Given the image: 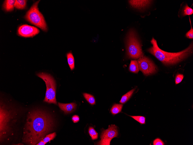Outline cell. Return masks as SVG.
<instances>
[{
  "label": "cell",
  "mask_w": 193,
  "mask_h": 145,
  "mask_svg": "<svg viewBox=\"0 0 193 145\" xmlns=\"http://www.w3.org/2000/svg\"><path fill=\"white\" fill-rule=\"evenodd\" d=\"M54 126V119L46 112L39 109L30 112L24 130L23 142L36 145L51 131Z\"/></svg>",
  "instance_id": "obj_1"
},
{
  "label": "cell",
  "mask_w": 193,
  "mask_h": 145,
  "mask_svg": "<svg viewBox=\"0 0 193 145\" xmlns=\"http://www.w3.org/2000/svg\"><path fill=\"white\" fill-rule=\"evenodd\" d=\"M151 43L153 46L148 50L150 53L166 65L176 64L183 61L193 52V43L181 51L176 53L169 52L161 49L158 46L156 41L153 38Z\"/></svg>",
  "instance_id": "obj_2"
},
{
  "label": "cell",
  "mask_w": 193,
  "mask_h": 145,
  "mask_svg": "<svg viewBox=\"0 0 193 145\" xmlns=\"http://www.w3.org/2000/svg\"><path fill=\"white\" fill-rule=\"evenodd\" d=\"M13 109L1 103L0 107V139L3 141L11 131L12 120L15 114Z\"/></svg>",
  "instance_id": "obj_3"
},
{
  "label": "cell",
  "mask_w": 193,
  "mask_h": 145,
  "mask_svg": "<svg viewBox=\"0 0 193 145\" xmlns=\"http://www.w3.org/2000/svg\"><path fill=\"white\" fill-rule=\"evenodd\" d=\"M127 57L133 59H139L143 56L140 43L135 31L130 29L126 38Z\"/></svg>",
  "instance_id": "obj_4"
},
{
  "label": "cell",
  "mask_w": 193,
  "mask_h": 145,
  "mask_svg": "<svg viewBox=\"0 0 193 145\" xmlns=\"http://www.w3.org/2000/svg\"><path fill=\"white\" fill-rule=\"evenodd\" d=\"M37 76L44 81L46 85L47 89L44 101L57 105L56 83L54 79L50 74L43 72L37 74Z\"/></svg>",
  "instance_id": "obj_5"
},
{
  "label": "cell",
  "mask_w": 193,
  "mask_h": 145,
  "mask_svg": "<svg viewBox=\"0 0 193 145\" xmlns=\"http://www.w3.org/2000/svg\"><path fill=\"white\" fill-rule=\"evenodd\" d=\"M40 1H37L33 5L27 12L25 18L32 24L46 32L48 31L47 25L43 16L39 12L38 7Z\"/></svg>",
  "instance_id": "obj_6"
},
{
  "label": "cell",
  "mask_w": 193,
  "mask_h": 145,
  "mask_svg": "<svg viewBox=\"0 0 193 145\" xmlns=\"http://www.w3.org/2000/svg\"><path fill=\"white\" fill-rule=\"evenodd\" d=\"M139 69L146 76L156 73L158 69L154 63L148 57L143 56L138 60Z\"/></svg>",
  "instance_id": "obj_7"
},
{
  "label": "cell",
  "mask_w": 193,
  "mask_h": 145,
  "mask_svg": "<svg viewBox=\"0 0 193 145\" xmlns=\"http://www.w3.org/2000/svg\"><path fill=\"white\" fill-rule=\"evenodd\" d=\"M118 131L116 125H109L108 129L103 131L101 137V139L97 144L110 145L112 139L118 137Z\"/></svg>",
  "instance_id": "obj_8"
},
{
  "label": "cell",
  "mask_w": 193,
  "mask_h": 145,
  "mask_svg": "<svg viewBox=\"0 0 193 145\" xmlns=\"http://www.w3.org/2000/svg\"><path fill=\"white\" fill-rule=\"evenodd\" d=\"M39 30L36 27L27 25L20 26L18 30L19 35L24 37H32L39 33Z\"/></svg>",
  "instance_id": "obj_9"
},
{
  "label": "cell",
  "mask_w": 193,
  "mask_h": 145,
  "mask_svg": "<svg viewBox=\"0 0 193 145\" xmlns=\"http://www.w3.org/2000/svg\"><path fill=\"white\" fill-rule=\"evenodd\" d=\"M151 1H129L130 5L134 8L141 9L150 5L152 2Z\"/></svg>",
  "instance_id": "obj_10"
},
{
  "label": "cell",
  "mask_w": 193,
  "mask_h": 145,
  "mask_svg": "<svg viewBox=\"0 0 193 145\" xmlns=\"http://www.w3.org/2000/svg\"><path fill=\"white\" fill-rule=\"evenodd\" d=\"M58 105L60 109L63 111L65 114L73 112L75 110L77 106L75 103L67 104L58 103Z\"/></svg>",
  "instance_id": "obj_11"
},
{
  "label": "cell",
  "mask_w": 193,
  "mask_h": 145,
  "mask_svg": "<svg viewBox=\"0 0 193 145\" xmlns=\"http://www.w3.org/2000/svg\"><path fill=\"white\" fill-rule=\"evenodd\" d=\"M16 1L15 0H7L5 1L3 5V8L7 12L13 11L14 9Z\"/></svg>",
  "instance_id": "obj_12"
},
{
  "label": "cell",
  "mask_w": 193,
  "mask_h": 145,
  "mask_svg": "<svg viewBox=\"0 0 193 145\" xmlns=\"http://www.w3.org/2000/svg\"><path fill=\"white\" fill-rule=\"evenodd\" d=\"M129 69L130 71L135 74H137L139 71V65L137 61L132 60L131 61Z\"/></svg>",
  "instance_id": "obj_13"
},
{
  "label": "cell",
  "mask_w": 193,
  "mask_h": 145,
  "mask_svg": "<svg viewBox=\"0 0 193 145\" xmlns=\"http://www.w3.org/2000/svg\"><path fill=\"white\" fill-rule=\"evenodd\" d=\"M136 89L135 88L133 89L124 95L122 97L120 103L122 104H125L127 102L131 97Z\"/></svg>",
  "instance_id": "obj_14"
},
{
  "label": "cell",
  "mask_w": 193,
  "mask_h": 145,
  "mask_svg": "<svg viewBox=\"0 0 193 145\" xmlns=\"http://www.w3.org/2000/svg\"><path fill=\"white\" fill-rule=\"evenodd\" d=\"M67 57L68 64L71 70L75 68V61L74 57L71 52L68 53Z\"/></svg>",
  "instance_id": "obj_15"
},
{
  "label": "cell",
  "mask_w": 193,
  "mask_h": 145,
  "mask_svg": "<svg viewBox=\"0 0 193 145\" xmlns=\"http://www.w3.org/2000/svg\"><path fill=\"white\" fill-rule=\"evenodd\" d=\"M123 105L116 104L113 105L111 110V112L113 115H116L120 113L122 110Z\"/></svg>",
  "instance_id": "obj_16"
},
{
  "label": "cell",
  "mask_w": 193,
  "mask_h": 145,
  "mask_svg": "<svg viewBox=\"0 0 193 145\" xmlns=\"http://www.w3.org/2000/svg\"><path fill=\"white\" fill-rule=\"evenodd\" d=\"M27 1L25 0H16L14 5V7L19 10L25 8L26 6Z\"/></svg>",
  "instance_id": "obj_17"
},
{
  "label": "cell",
  "mask_w": 193,
  "mask_h": 145,
  "mask_svg": "<svg viewBox=\"0 0 193 145\" xmlns=\"http://www.w3.org/2000/svg\"><path fill=\"white\" fill-rule=\"evenodd\" d=\"M193 14V10L191 8L189 7L186 4L183 8L181 12V15L183 16H186L190 15Z\"/></svg>",
  "instance_id": "obj_18"
},
{
  "label": "cell",
  "mask_w": 193,
  "mask_h": 145,
  "mask_svg": "<svg viewBox=\"0 0 193 145\" xmlns=\"http://www.w3.org/2000/svg\"><path fill=\"white\" fill-rule=\"evenodd\" d=\"M83 96L88 102L92 105L95 104V100L94 97L92 95L89 94L84 93Z\"/></svg>",
  "instance_id": "obj_19"
},
{
  "label": "cell",
  "mask_w": 193,
  "mask_h": 145,
  "mask_svg": "<svg viewBox=\"0 0 193 145\" xmlns=\"http://www.w3.org/2000/svg\"><path fill=\"white\" fill-rule=\"evenodd\" d=\"M89 133L91 138L92 140L97 139L98 138V134L94 128L92 127H89L88 130Z\"/></svg>",
  "instance_id": "obj_20"
},
{
  "label": "cell",
  "mask_w": 193,
  "mask_h": 145,
  "mask_svg": "<svg viewBox=\"0 0 193 145\" xmlns=\"http://www.w3.org/2000/svg\"><path fill=\"white\" fill-rule=\"evenodd\" d=\"M56 135V132L50 133L47 135L43 139V140L47 143L53 140L55 138Z\"/></svg>",
  "instance_id": "obj_21"
},
{
  "label": "cell",
  "mask_w": 193,
  "mask_h": 145,
  "mask_svg": "<svg viewBox=\"0 0 193 145\" xmlns=\"http://www.w3.org/2000/svg\"><path fill=\"white\" fill-rule=\"evenodd\" d=\"M129 116L141 124H145V123L146 118L144 116Z\"/></svg>",
  "instance_id": "obj_22"
},
{
  "label": "cell",
  "mask_w": 193,
  "mask_h": 145,
  "mask_svg": "<svg viewBox=\"0 0 193 145\" xmlns=\"http://www.w3.org/2000/svg\"><path fill=\"white\" fill-rule=\"evenodd\" d=\"M184 78V76L181 74H177L175 78V83L176 85L180 83L182 81Z\"/></svg>",
  "instance_id": "obj_23"
},
{
  "label": "cell",
  "mask_w": 193,
  "mask_h": 145,
  "mask_svg": "<svg viewBox=\"0 0 193 145\" xmlns=\"http://www.w3.org/2000/svg\"><path fill=\"white\" fill-rule=\"evenodd\" d=\"M153 145H164V142L159 138H157L153 141Z\"/></svg>",
  "instance_id": "obj_24"
},
{
  "label": "cell",
  "mask_w": 193,
  "mask_h": 145,
  "mask_svg": "<svg viewBox=\"0 0 193 145\" xmlns=\"http://www.w3.org/2000/svg\"><path fill=\"white\" fill-rule=\"evenodd\" d=\"M190 21L191 26V29L190 30H189L187 33L186 34V36L188 38L190 39H192L193 38V29L192 27L191 21L190 19Z\"/></svg>",
  "instance_id": "obj_25"
},
{
  "label": "cell",
  "mask_w": 193,
  "mask_h": 145,
  "mask_svg": "<svg viewBox=\"0 0 193 145\" xmlns=\"http://www.w3.org/2000/svg\"><path fill=\"white\" fill-rule=\"evenodd\" d=\"M72 120L74 123L78 122L80 120V118L78 116L75 115L73 116L72 118Z\"/></svg>",
  "instance_id": "obj_26"
},
{
  "label": "cell",
  "mask_w": 193,
  "mask_h": 145,
  "mask_svg": "<svg viewBox=\"0 0 193 145\" xmlns=\"http://www.w3.org/2000/svg\"><path fill=\"white\" fill-rule=\"evenodd\" d=\"M46 143L43 140H41L36 145H45Z\"/></svg>",
  "instance_id": "obj_27"
}]
</instances>
